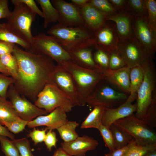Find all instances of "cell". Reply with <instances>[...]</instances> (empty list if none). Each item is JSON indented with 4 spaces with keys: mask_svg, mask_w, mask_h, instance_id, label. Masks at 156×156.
<instances>
[{
    "mask_svg": "<svg viewBox=\"0 0 156 156\" xmlns=\"http://www.w3.org/2000/svg\"><path fill=\"white\" fill-rule=\"evenodd\" d=\"M104 107L96 105L82 122L80 128L82 129L94 128L98 129L102 125Z\"/></svg>",
    "mask_w": 156,
    "mask_h": 156,
    "instance_id": "27",
    "label": "cell"
},
{
    "mask_svg": "<svg viewBox=\"0 0 156 156\" xmlns=\"http://www.w3.org/2000/svg\"><path fill=\"white\" fill-rule=\"evenodd\" d=\"M51 1L60 14L58 23L68 27L84 25L80 7L63 0H51Z\"/></svg>",
    "mask_w": 156,
    "mask_h": 156,
    "instance_id": "15",
    "label": "cell"
},
{
    "mask_svg": "<svg viewBox=\"0 0 156 156\" xmlns=\"http://www.w3.org/2000/svg\"><path fill=\"white\" fill-rule=\"evenodd\" d=\"M143 156H156V150L149 152Z\"/></svg>",
    "mask_w": 156,
    "mask_h": 156,
    "instance_id": "54",
    "label": "cell"
},
{
    "mask_svg": "<svg viewBox=\"0 0 156 156\" xmlns=\"http://www.w3.org/2000/svg\"><path fill=\"white\" fill-rule=\"evenodd\" d=\"M95 50L93 54L94 61L98 68L105 74L109 70V53L98 48H94Z\"/></svg>",
    "mask_w": 156,
    "mask_h": 156,
    "instance_id": "31",
    "label": "cell"
},
{
    "mask_svg": "<svg viewBox=\"0 0 156 156\" xmlns=\"http://www.w3.org/2000/svg\"><path fill=\"white\" fill-rule=\"evenodd\" d=\"M128 96L114 89L105 79L97 85L88 98L86 104L90 107L101 105L107 108H114L125 102Z\"/></svg>",
    "mask_w": 156,
    "mask_h": 156,
    "instance_id": "7",
    "label": "cell"
},
{
    "mask_svg": "<svg viewBox=\"0 0 156 156\" xmlns=\"http://www.w3.org/2000/svg\"><path fill=\"white\" fill-rule=\"evenodd\" d=\"M12 54L18 62V74L14 86L18 92L34 102L39 93L47 83L52 82L51 76L56 65L45 55L24 50L17 45Z\"/></svg>",
    "mask_w": 156,
    "mask_h": 156,
    "instance_id": "1",
    "label": "cell"
},
{
    "mask_svg": "<svg viewBox=\"0 0 156 156\" xmlns=\"http://www.w3.org/2000/svg\"><path fill=\"white\" fill-rule=\"evenodd\" d=\"M111 132L115 144V149H118L129 144L134 139L127 132L114 124L109 128Z\"/></svg>",
    "mask_w": 156,
    "mask_h": 156,
    "instance_id": "28",
    "label": "cell"
},
{
    "mask_svg": "<svg viewBox=\"0 0 156 156\" xmlns=\"http://www.w3.org/2000/svg\"><path fill=\"white\" fill-rule=\"evenodd\" d=\"M19 1L26 5L32 11L44 18L43 13L38 7L34 0H18Z\"/></svg>",
    "mask_w": 156,
    "mask_h": 156,
    "instance_id": "48",
    "label": "cell"
},
{
    "mask_svg": "<svg viewBox=\"0 0 156 156\" xmlns=\"http://www.w3.org/2000/svg\"><path fill=\"white\" fill-rule=\"evenodd\" d=\"M21 119L10 101L0 97V124L10 122Z\"/></svg>",
    "mask_w": 156,
    "mask_h": 156,
    "instance_id": "26",
    "label": "cell"
},
{
    "mask_svg": "<svg viewBox=\"0 0 156 156\" xmlns=\"http://www.w3.org/2000/svg\"><path fill=\"white\" fill-rule=\"evenodd\" d=\"M52 156H70L62 148L60 147L57 149Z\"/></svg>",
    "mask_w": 156,
    "mask_h": 156,
    "instance_id": "51",
    "label": "cell"
},
{
    "mask_svg": "<svg viewBox=\"0 0 156 156\" xmlns=\"http://www.w3.org/2000/svg\"><path fill=\"white\" fill-rule=\"evenodd\" d=\"M62 148L70 156H85L86 152L94 150L99 144L93 138L84 135L68 142L61 143Z\"/></svg>",
    "mask_w": 156,
    "mask_h": 156,
    "instance_id": "17",
    "label": "cell"
},
{
    "mask_svg": "<svg viewBox=\"0 0 156 156\" xmlns=\"http://www.w3.org/2000/svg\"><path fill=\"white\" fill-rule=\"evenodd\" d=\"M14 79L3 74L0 73V97L5 99L8 97V89L10 86L13 84Z\"/></svg>",
    "mask_w": 156,
    "mask_h": 156,
    "instance_id": "41",
    "label": "cell"
},
{
    "mask_svg": "<svg viewBox=\"0 0 156 156\" xmlns=\"http://www.w3.org/2000/svg\"><path fill=\"white\" fill-rule=\"evenodd\" d=\"M88 3L107 17L118 12L108 0H89Z\"/></svg>",
    "mask_w": 156,
    "mask_h": 156,
    "instance_id": "33",
    "label": "cell"
},
{
    "mask_svg": "<svg viewBox=\"0 0 156 156\" xmlns=\"http://www.w3.org/2000/svg\"><path fill=\"white\" fill-rule=\"evenodd\" d=\"M0 40L18 44L27 51L30 49V44L13 31L7 23H0Z\"/></svg>",
    "mask_w": 156,
    "mask_h": 156,
    "instance_id": "25",
    "label": "cell"
},
{
    "mask_svg": "<svg viewBox=\"0 0 156 156\" xmlns=\"http://www.w3.org/2000/svg\"><path fill=\"white\" fill-rule=\"evenodd\" d=\"M57 141L55 132L53 130H49L46 133L44 141L49 151H51L53 147H56V144Z\"/></svg>",
    "mask_w": 156,
    "mask_h": 156,
    "instance_id": "44",
    "label": "cell"
},
{
    "mask_svg": "<svg viewBox=\"0 0 156 156\" xmlns=\"http://www.w3.org/2000/svg\"><path fill=\"white\" fill-rule=\"evenodd\" d=\"M0 135L10 138L12 140L15 139L14 135L10 131L5 127L0 124Z\"/></svg>",
    "mask_w": 156,
    "mask_h": 156,
    "instance_id": "50",
    "label": "cell"
},
{
    "mask_svg": "<svg viewBox=\"0 0 156 156\" xmlns=\"http://www.w3.org/2000/svg\"><path fill=\"white\" fill-rule=\"evenodd\" d=\"M28 51L48 56L58 65L71 60L69 53L62 47L54 37L43 33L34 36Z\"/></svg>",
    "mask_w": 156,
    "mask_h": 156,
    "instance_id": "8",
    "label": "cell"
},
{
    "mask_svg": "<svg viewBox=\"0 0 156 156\" xmlns=\"http://www.w3.org/2000/svg\"><path fill=\"white\" fill-rule=\"evenodd\" d=\"M20 94L13 84L10 86L8 91V97L21 119L29 122L39 116L48 114L45 110L38 107L29 101L25 96Z\"/></svg>",
    "mask_w": 156,
    "mask_h": 156,
    "instance_id": "11",
    "label": "cell"
},
{
    "mask_svg": "<svg viewBox=\"0 0 156 156\" xmlns=\"http://www.w3.org/2000/svg\"><path fill=\"white\" fill-rule=\"evenodd\" d=\"M134 18L126 11L118 12L115 15L107 17V20L113 21L119 41L134 38L133 30Z\"/></svg>",
    "mask_w": 156,
    "mask_h": 156,
    "instance_id": "19",
    "label": "cell"
},
{
    "mask_svg": "<svg viewBox=\"0 0 156 156\" xmlns=\"http://www.w3.org/2000/svg\"><path fill=\"white\" fill-rule=\"evenodd\" d=\"M128 99L117 107L107 108L104 107L102 124L109 128L116 121L130 116L137 110L136 103L132 104Z\"/></svg>",
    "mask_w": 156,
    "mask_h": 156,
    "instance_id": "18",
    "label": "cell"
},
{
    "mask_svg": "<svg viewBox=\"0 0 156 156\" xmlns=\"http://www.w3.org/2000/svg\"><path fill=\"white\" fill-rule=\"evenodd\" d=\"M52 82L71 100L74 106H80L75 84L70 73L61 65H55L51 76Z\"/></svg>",
    "mask_w": 156,
    "mask_h": 156,
    "instance_id": "14",
    "label": "cell"
},
{
    "mask_svg": "<svg viewBox=\"0 0 156 156\" xmlns=\"http://www.w3.org/2000/svg\"><path fill=\"white\" fill-rule=\"evenodd\" d=\"M113 124L132 135L138 144L146 146L156 144L155 132L133 114Z\"/></svg>",
    "mask_w": 156,
    "mask_h": 156,
    "instance_id": "9",
    "label": "cell"
},
{
    "mask_svg": "<svg viewBox=\"0 0 156 156\" xmlns=\"http://www.w3.org/2000/svg\"><path fill=\"white\" fill-rule=\"evenodd\" d=\"M144 75L143 66H136L130 69V92L128 97L133 101L136 99L137 91L143 81Z\"/></svg>",
    "mask_w": 156,
    "mask_h": 156,
    "instance_id": "23",
    "label": "cell"
},
{
    "mask_svg": "<svg viewBox=\"0 0 156 156\" xmlns=\"http://www.w3.org/2000/svg\"><path fill=\"white\" fill-rule=\"evenodd\" d=\"M93 49L92 47H88L75 50L68 53L71 61L76 65L87 69H99L94 60Z\"/></svg>",
    "mask_w": 156,
    "mask_h": 156,
    "instance_id": "22",
    "label": "cell"
},
{
    "mask_svg": "<svg viewBox=\"0 0 156 156\" xmlns=\"http://www.w3.org/2000/svg\"><path fill=\"white\" fill-rule=\"evenodd\" d=\"M15 45L14 43L0 40V55L12 54Z\"/></svg>",
    "mask_w": 156,
    "mask_h": 156,
    "instance_id": "46",
    "label": "cell"
},
{
    "mask_svg": "<svg viewBox=\"0 0 156 156\" xmlns=\"http://www.w3.org/2000/svg\"><path fill=\"white\" fill-rule=\"evenodd\" d=\"M1 148L5 156H20L18 151L12 141L0 135Z\"/></svg>",
    "mask_w": 156,
    "mask_h": 156,
    "instance_id": "35",
    "label": "cell"
},
{
    "mask_svg": "<svg viewBox=\"0 0 156 156\" xmlns=\"http://www.w3.org/2000/svg\"><path fill=\"white\" fill-rule=\"evenodd\" d=\"M126 66L125 63L117 50L109 53V69L117 70Z\"/></svg>",
    "mask_w": 156,
    "mask_h": 156,
    "instance_id": "37",
    "label": "cell"
},
{
    "mask_svg": "<svg viewBox=\"0 0 156 156\" xmlns=\"http://www.w3.org/2000/svg\"><path fill=\"white\" fill-rule=\"evenodd\" d=\"M118 42L115 23L107 20L101 28L94 33L91 39L90 46L109 53L117 50Z\"/></svg>",
    "mask_w": 156,
    "mask_h": 156,
    "instance_id": "13",
    "label": "cell"
},
{
    "mask_svg": "<svg viewBox=\"0 0 156 156\" xmlns=\"http://www.w3.org/2000/svg\"><path fill=\"white\" fill-rule=\"evenodd\" d=\"M28 122L22 119L14 122H4V125L8 130L12 133L16 134L22 131L27 126Z\"/></svg>",
    "mask_w": 156,
    "mask_h": 156,
    "instance_id": "42",
    "label": "cell"
},
{
    "mask_svg": "<svg viewBox=\"0 0 156 156\" xmlns=\"http://www.w3.org/2000/svg\"><path fill=\"white\" fill-rule=\"evenodd\" d=\"M142 66L144 77L137 93V109L135 115L140 119L151 103L156 102V73L153 60H150Z\"/></svg>",
    "mask_w": 156,
    "mask_h": 156,
    "instance_id": "4",
    "label": "cell"
},
{
    "mask_svg": "<svg viewBox=\"0 0 156 156\" xmlns=\"http://www.w3.org/2000/svg\"><path fill=\"white\" fill-rule=\"evenodd\" d=\"M0 60L7 70L10 75L14 80L18 76V62L12 53L0 55Z\"/></svg>",
    "mask_w": 156,
    "mask_h": 156,
    "instance_id": "32",
    "label": "cell"
},
{
    "mask_svg": "<svg viewBox=\"0 0 156 156\" xmlns=\"http://www.w3.org/2000/svg\"><path fill=\"white\" fill-rule=\"evenodd\" d=\"M117 50L126 66L130 68L142 66L150 60L153 59L135 37L119 41Z\"/></svg>",
    "mask_w": 156,
    "mask_h": 156,
    "instance_id": "10",
    "label": "cell"
},
{
    "mask_svg": "<svg viewBox=\"0 0 156 156\" xmlns=\"http://www.w3.org/2000/svg\"><path fill=\"white\" fill-rule=\"evenodd\" d=\"M0 72L5 75L8 76L10 75L5 67L2 63L0 60Z\"/></svg>",
    "mask_w": 156,
    "mask_h": 156,
    "instance_id": "53",
    "label": "cell"
},
{
    "mask_svg": "<svg viewBox=\"0 0 156 156\" xmlns=\"http://www.w3.org/2000/svg\"><path fill=\"white\" fill-rule=\"evenodd\" d=\"M109 1L118 12L126 11L127 0H109Z\"/></svg>",
    "mask_w": 156,
    "mask_h": 156,
    "instance_id": "47",
    "label": "cell"
},
{
    "mask_svg": "<svg viewBox=\"0 0 156 156\" xmlns=\"http://www.w3.org/2000/svg\"><path fill=\"white\" fill-rule=\"evenodd\" d=\"M79 125L76 121H68L57 129L64 142L72 141L79 136L76 131Z\"/></svg>",
    "mask_w": 156,
    "mask_h": 156,
    "instance_id": "29",
    "label": "cell"
},
{
    "mask_svg": "<svg viewBox=\"0 0 156 156\" xmlns=\"http://www.w3.org/2000/svg\"><path fill=\"white\" fill-rule=\"evenodd\" d=\"M10 1L14 8L7 19V23L13 31L31 44L34 36L32 34L31 27L36 14L18 0Z\"/></svg>",
    "mask_w": 156,
    "mask_h": 156,
    "instance_id": "5",
    "label": "cell"
},
{
    "mask_svg": "<svg viewBox=\"0 0 156 156\" xmlns=\"http://www.w3.org/2000/svg\"><path fill=\"white\" fill-rule=\"evenodd\" d=\"M126 11L133 18L147 17L148 16L145 0H127Z\"/></svg>",
    "mask_w": 156,
    "mask_h": 156,
    "instance_id": "30",
    "label": "cell"
},
{
    "mask_svg": "<svg viewBox=\"0 0 156 156\" xmlns=\"http://www.w3.org/2000/svg\"><path fill=\"white\" fill-rule=\"evenodd\" d=\"M47 33L54 37L68 53L79 48L90 47V41L94 34L84 25L68 27L58 23L53 25Z\"/></svg>",
    "mask_w": 156,
    "mask_h": 156,
    "instance_id": "3",
    "label": "cell"
},
{
    "mask_svg": "<svg viewBox=\"0 0 156 156\" xmlns=\"http://www.w3.org/2000/svg\"><path fill=\"white\" fill-rule=\"evenodd\" d=\"M18 149L20 156H35L32 153L29 140L26 138L12 140Z\"/></svg>",
    "mask_w": 156,
    "mask_h": 156,
    "instance_id": "36",
    "label": "cell"
},
{
    "mask_svg": "<svg viewBox=\"0 0 156 156\" xmlns=\"http://www.w3.org/2000/svg\"><path fill=\"white\" fill-rule=\"evenodd\" d=\"M40 5L44 18L43 27L46 28L49 24L59 22L60 14L50 0H36Z\"/></svg>",
    "mask_w": 156,
    "mask_h": 156,
    "instance_id": "24",
    "label": "cell"
},
{
    "mask_svg": "<svg viewBox=\"0 0 156 156\" xmlns=\"http://www.w3.org/2000/svg\"><path fill=\"white\" fill-rule=\"evenodd\" d=\"M89 0H71L72 3L80 7L88 3Z\"/></svg>",
    "mask_w": 156,
    "mask_h": 156,
    "instance_id": "52",
    "label": "cell"
},
{
    "mask_svg": "<svg viewBox=\"0 0 156 156\" xmlns=\"http://www.w3.org/2000/svg\"><path fill=\"white\" fill-rule=\"evenodd\" d=\"M33 128L28 134L27 137L30 138L36 145L44 142L47 129L46 128L42 130L37 129L35 127Z\"/></svg>",
    "mask_w": 156,
    "mask_h": 156,
    "instance_id": "43",
    "label": "cell"
},
{
    "mask_svg": "<svg viewBox=\"0 0 156 156\" xmlns=\"http://www.w3.org/2000/svg\"><path fill=\"white\" fill-rule=\"evenodd\" d=\"M98 130L103 138L105 146L108 148L109 152L115 150V144L110 129L102 124Z\"/></svg>",
    "mask_w": 156,
    "mask_h": 156,
    "instance_id": "39",
    "label": "cell"
},
{
    "mask_svg": "<svg viewBox=\"0 0 156 156\" xmlns=\"http://www.w3.org/2000/svg\"><path fill=\"white\" fill-rule=\"evenodd\" d=\"M34 105L48 113L57 107L68 112L74 107L70 99L53 82L45 86L38 94Z\"/></svg>",
    "mask_w": 156,
    "mask_h": 156,
    "instance_id": "6",
    "label": "cell"
},
{
    "mask_svg": "<svg viewBox=\"0 0 156 156\" xmlns=\"http://www.w3.org/2000/svg\"><path fill=\"white\" fill-rule=\"evenodd\" d=\"M156 150V144L142 146L137 144L133 139L126 156H143Z\"/></svg>",
    "mask_w": 156,
    "mask_h": 156,
    "instance_id": "34",
    "label": "cell"
},
{
    "mask_svg": "<svg viewBox=\"0 0 156 156\" xmlns=\"http://www.w3.org/2000/svg\"><path fill=\"white\" fill-rule=\"evenodd\" d=\"M8 0H0V19L7 20L10 16L12 12L9 9Z\"/></svg>",
    "mask_w": 156,
    "mask_h": 156,
    "instance_id": "45",
    "label": "cell"
},
{
    "mask_svg": "<svg viewBox=\"0 0 156 156\" xmlns=\"http://www.w3.org/2000/svg\"><path fill=\"white\" fill-rule=\"evenodd\" d=\"M84 25L94 33L105 24L107 17L88 3L80 7Z\"/></svg>",
    "mask_w": 156,
    "mask_h": 156,
    "instance_id": "21",
    "label": "cell"
},
{
    "mask_svg": "<svg viewBox=\"0 0 156 156\" xmlns=\"http://www.w3.org/2000/svg\"><path fill=\"white\" fill-rule=\"evenodd\" d=\"M131 141L124 147L118 149H115L105 154L104 156H126L130 146Z\"/></svg>",
    "mask_w": 156,
    "mask_h": 156,
    "instance_id": "49",
    "label": "cell"
},
{
    "mask_svg": "<svg viewBox=\"0 0 156 156\" xmlns=\"http://www.w3.org/2000/svg\"><path fill=\"white\" fill-rule=\"evenodd\" d=\"M130 69L125 66L117 70L109 69L105 73L106 79L111 85L116 87L119 91L129 95Z\"/></svg>",
    "mask_w": 156,
    "mask_h": 156,
    "instance_id": "20",
    "label": "cell"
},
{
    "mask_svg": "<svg viewBox=\"0 0 156 156\" xmlns=\"http://www.w3.org/2000/svg\"><path fill=\"white\" fill-rule=\"evenodd\" d=\"M147 11V19L150 25L156 32V1L145 0Z\"/></svg>",
    "mask_w": 156,
    "mask_h": 156,
    "instance_id": "40",
    "label": "cell"
},
{
    "mask_svg": "<svg viewBox=\"0 0 156 156\" xmlns=\"http://www.w3.org/2000/svg\"><path fill=\"white\" fill-rule=\"evenodd\" d=\"M68 121L66 113L60 107L55 108L47 115L39 116L28 122L27 126L29 128L45 126L47 130L57 129Z\"/></svg>",
    "mask_w": 156,
    "mask_h": 156,
    "instance_id": "16",
    "label": "cell"
},
{
    "mask_svg": "<svg viewBox=\"0 0 156 156\" xmlns=\"http://www.w3.org/2000/svg\"><path fill=\"white\" fill-rule=\"evenodd\" d=\"M134 37L154 60L156 51V32L148 23L147 17L134 18Z\"/></svg>",
    "mask_w": 156,
    "mask_h": 156,
    "instance_id": "12",
    "label": "cell"
},
{
    "mask_svg": "<svg viewBox=\"0 0 156 156\" xmlns=\"http://www.w3.org/2000/svg\"><path fill=\"white\" fill-rule=\"evenodd\" d=\"M71 74L76 86L80 106L86 104L87 100L97 85L106 79L105 74L98 69H91L80 67L71 61L60 65Z\"/></svg>",
    "mask_w": 156,
    "mask_h": 156,
    "instance_id": "2",
    "label": "cell"
},
{
    "mask_svg": "<svg viewBox=\"0 0 156 156\" xmlns=\"http://www.w3.org/2000/svg\"><path fill=\"white\" fill-rule=\"evenodd\" d=\"M141 120L151 128L156 127V102L151 103L144 116Z\"/></svg>",
    "mask_w": 156,
    "mask_h": 156,
    "instance_id": "38",
    "label": "cell"
}]
</instances>
